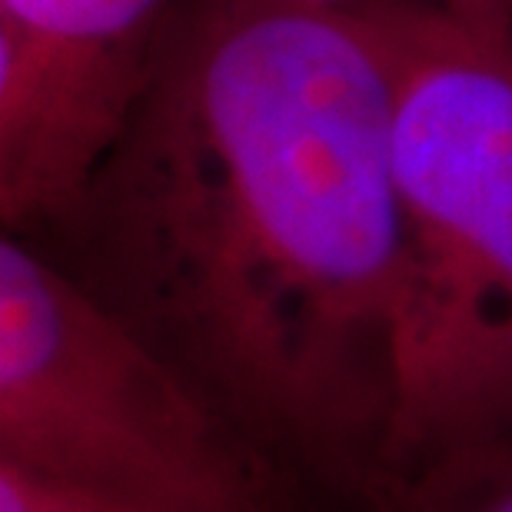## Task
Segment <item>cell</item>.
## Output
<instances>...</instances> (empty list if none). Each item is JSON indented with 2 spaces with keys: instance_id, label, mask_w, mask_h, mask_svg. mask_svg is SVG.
Segmentation results:
<instances>
[{
  "instance_id": "obj_1",
  "label": "cell",
  "mask_w": 512,
  "mask_h": 512,
  "mask_svg": "<svg viewBox=\"0 0 512 512\" xmlns=\"http://www.w3.org/2000/svg\"><path fill=\"white\" fill-rule=\"evenodd\" d=\"M30 243L273 459L376 496L403 296L383 20L183 0L84 200Z\"/></svg>"
},
{
  "instance_id": "obj_2",
  "label": "cell",
  "mask_w": 512,
  "mask_h": 512,
  "mask_svg": "<svg viewBox=\"0 0 512 512\" xmlns=\"http://www.w3.org/2000/svg\"><path fill=\"white\" fill-rule=\"evenodd\" d=\"M376 20L393 47L403 217L386 483L512 423V40L466 10Z\"/></svg>"
},
{
  "instance_id": "obj_3",
  "label": "cell",
  "mask_w": 512,
  "mask_h": 512,
  "mask_svg": "<svg viewBox=\"0 0 512 512\" xmlns=\"http://www.w3.org/2000/svg\"><path fill=\"white\" fill-rule=\"evenodd\" d=\"M0 463L160 512H286L276 459L14 233L0 240Z\"/></svg>"
},
{
  "instance_id": "obj_4",
  "label": "cell",
  "mask_w": 512,
  "mask_h": 512,
  "mask_svg": "<svg viewBox=\"0 0 512 512\" xmlns=\"http://www.w3.org/2000/svg\"><path fill=\"white\" fill-rule=\"evenodd\" d=\"M183 0H0V220L57 230L117 143Z\"/></svg>"
},
{
  "instance_id": "obj_5",
  "label": "cell",
  "mask_w": 512,
  "mask_h": 512,
  "mask_svg": "<svg viewBox=\"0 0 512 512\" xmlns=\"http://www.w3.org/2000/svg\"><path fill=\"white\" fill-rule=\"evenodd\" d=\"M366 512H512V423L386 479Z\"/></svg>"
},
{
  "instance_id": "obj_6",
  "label": "cell",
  "mask_w": 512,
  "mask_h": 512,
  "mask_svg": "<svg viewBox=\"0 0 512 512\" xmlns=\"http://www.w3.org/2000/svg\"><path fill=\"white\" fill-rule=\"evenodd\" d=\"M0 512H160L130 499L0 463Z\"/></svg>"
},
{
  "instance_id": "obj_7",
  "label": "cell",
  "mask_w": 512,
  "mask_h": 512,
  "mask_svg": "<svg viewBox=\"0 0 512 512\" xmlns=\"http://www.w3.org/2000/svg\"><path fill=\"white\" fill-rule=\"evenodd\" d=\"M266 4L320 10V14H346V17H383L399 10H466L476 14L483 0H266Z\"/></svg>"
},
{
  "instance_id": "obj_8",
  "label": "cell",
  "mask_w": 512,
  "mask_h": 512,
  "mask_svg": "<svg viewBox=\"0 0 512 512\" xmlns=\"http://www.w3.org/2000/svg\"><path fill=\"white\" fill-rule=\"evenodd\" d=\"M479 14H483L486 20H493V24L512 40V0H483Z\"/></svg>"
}]
</instances>
